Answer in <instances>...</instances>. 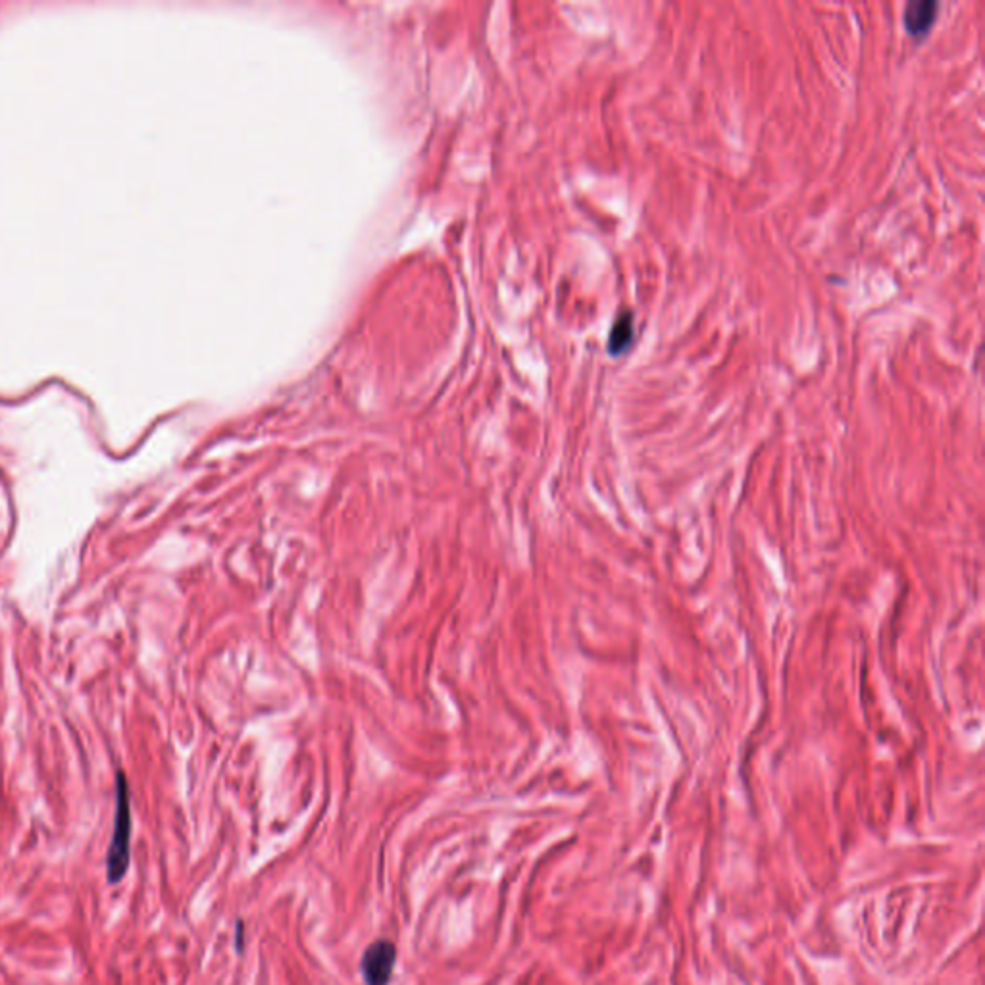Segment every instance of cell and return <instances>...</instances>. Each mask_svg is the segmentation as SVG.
I'll use <instances>...</instances> for the list:
<instances>
[{
    "instance_id": "cell-1",
    "label": "cell",
    "mask_w": 985,
    "mask_h": 985,
    "mask_svg": "<svg viewBox=\"0 0 985 985\" xmlns=\"http://www.w3.org/2000/svg\"><path fill=\"white\" fill-rule=\"evenodd\" d=\"M131 863V795L128 778L118 772L116 778V816L114 831L106 853L108 883H120L126 878Z\"/></svg>"
},
{
    "instance_id": "cell-2",
    "label": "cell",
    "mask_w": 985,
    "mask_h": 985,
    "mask_svg": "<svg viewBox=\"0 0 985 985\" xmlns=\"http://www.w3.org/2000/svg\"><path fill=\"white\" fill-rule=\"evenodd\" d=\"M395 960L397 949L391 941L380 939L371 943L363 956V963H360L366 985H389Z\"/></svg>"
},
{
    "instance_id": "cell-3",
    "label": "cell",
    "mask_w": 985,
    "mask_h": 985,
    "mask_svg": "<svg viewBox=\"0 0 985 985\" xmlns=\"http://www.w3.org/2000/svg\"><path fill=\"white\" fill-rule=\"evenodd\" d=\"M939 4L933 0H914L905 8V28L910 35L922 37L933 26Z\"/></svg>"
},
{
    "instance_id": "cell-4",
    "label": "cell",
    "mask_w": 985,
    "mask_h": 985,
    "mask_svg": "<svg viewBox=\"0 0 985 985\" xmlns=\"http://www.w3.org/2000/svg\"><path fill=\"white\" fill-rule=\"evenodd\" d=\"M633 341V314L630 310H623L614 320V326L608 335V351L610 355H622L628 351Z\"/></svg>"
}]
</instances>
